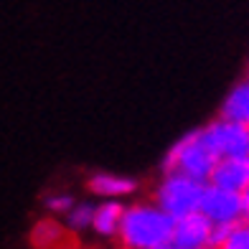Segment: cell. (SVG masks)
Instances as JSON below:
<instances>
[{
  "mask_svg": "<svg viewBox=\"0 0 249 249\" xmlns=\"http://www.w3.org/2000/svg\"><path fill=\"white\" fill-rule=\"evenodd\" d=\"M43 203H46V209L53 211V213H69L71 206L76 203V198L69 194V191H56V194H49L46 198H43Z\"/></svg>",
  "mask_w": 249,
  "mask_h": 249,
  "instance_id": "cell-13",
  "label": "cell"
},
{
  "mask_svg": "<svg viewBox=\"0 0 249 249\" xmlns=\"http://www.w3.org/2000/svg\"><path fill=\"white\" fill-rule=\"evenodd\" d=\"M247 79H249V69H247Z\"/></svg>",
  "mask_w": 249,
  "mask_h": 249,
  "instance_id": "cell-18",
  "label": "cell"
},
{
  "mask_svg": "<svg viewBox=\"0 0 249 249\" xmlns=\"http://www.w3.org/2000/svg\"><path fill=\"white\" fill-rule=\"evenodd\" d=\"M216 117L229 120V122H239V124H249V79L236 82L226 92Z\"/></svg>",
  "mask_w": 249,
  "mask_h": 249,
  "instance_id": "cell-10",
  "label": "cell"
},
{
  "mask_svg": "<svg viewBox=\"0 0 249 249\" xmlns=\"http://www.w3.org/2000/svg\"><path fill=\"white\" fill-rule=\"evenodd\" d=\"M176 219L155 201L127 203L117 234L120 249H158L173 239Z\"/></svg>",
  "mask_w": 249,
  "mask_h": 249,
  "instance_id": "cell-1",
  "label": "cell"
},
{
  "mask_svg": "<svg viewBox=\"0 0 249 249\" xmlns=\"http://www.w3.org/2000/svg\"><path fill=\"white\" fill-rule=\"evenodd\" d=\"M224 249H249V224L242 221L234 226V231L229 236V242H226Z\"/></svg>",
  "mask_w": 249,
  "mask_h": 249,
  "instance_id": "cell-15",
  "label": "cell"
},
{
  "mask_svg": "<svg viewBox=\"0 0 249 249\" xmlns=\"http://www.w3.org/2000/svg\"><path fill=\"white\" fill-rule=\"evenodd\" d=\"M201 180H194L183 173H165L153 188V198L165 213L173 219H183L188 213H196L201 209V196H203Z\"/></svg>",
  "mask_w": 249,
  "mask_h": 249,
  "instance_id": "cell-3",
  "label": "cell"
},
{
  "mask_svg": "<svg viewBox=\"0 0 249 249\" xmlns=\"http://www.w3.org/2000/svg\"><path fill=\"white\" fill-rule=\"evenodd\" d=\"M158 249H178L173 242H168V244H163V247H158Z\"/></svg>",
  "mask_w": 249,
  "mask_h": 249,
  "instance_id": "cell-17",
  "label": "cell"
},
{
  "mask_svg": "<svg viewBox=\"0 0 249 249\" xmlns=\"http://www.w3.org/2000/svg\"><path fill=\"white\" fill-rule=\"evenodd\" d=\"M244 221L249 224V191H244Z\"/></svg>",
  "mask_w": 249,
  "mask_h": 249,
  "instance_id": "cell-16",
  "label": "cell"
},
{
  "mask_svg": "<svg viewBox=\"0 0 249 249\" xmlns=\"http://www.w3.org/2000/svg\"><path fill=\"white\" fill-rule=\"evenodd\" d=\"M203 249H209V247H203Z\"/></svg>",
  "mask_w": 249,
  "mask_h": 249,
  "instance_id": "cell-19",
  "label": "cell"
},
{
  "mask_svg": "<svg viewBox=\"0 0 249 249\" xmlns=\"http://www.w3.org/2000/svg\"><path fill=\"white\" fill-rule=\"evenodd\" d=\"M219 165V155L209 148V142L203 140L201 127L183 132L180 138L165 150L160 160V173H183L194 180L209 183L213 171Z\"/></svg>",
  "mask_w": 249,
  "mask_h": 249,
  "instance_id": "cell-2",
  "label": "cell"
},
{
  "mask_svg": "<svg viewBox=\"0 0 249 249\" xmlns=\"http://www.w3.org/2000/svg\"><path fill=\"white\" fill-rule=\"evenodd\" d=\"M209 183L226 188V191H236V194L249 191V158H226V160H219Z\"/></svg>",
  "mask_w": 249,
  "mask_h": 249,
  "instance_id": "cell-7",
  "label": "cell"
},
{
  "mask_svg": "<svg viewBox=\"0 0 249 249\" xmlns=\"http://www.w3.org/2000/svg\"><path fill=\"white\" fill-rule=\"evenodd\" d=\"M64 229L66 226H61L59 221H53V219H41L36 226H33V231H31V242H33V247H38V249H56L64 242Z\"/></svg>",
  "mask_w": 249,
  "mask_h": 249,
  "instance_id": "cell-11",
  "label": "cell"
},
{
  "mask_svg": "<svg viewBox=\"0 0 249 249\" xmlns=\"http://www.w3.org/2000/svg\"><path fill=\"white\" fill-rule=\"evenodd\" d=\"M87 188L92 191L94 196L105 198H122V196H130L138 191V180L127 178V176H117V173H105V171H97L87 178Z\"/></svg>",
  "mask_w": 249,
  "mask_h": 249,
  "instance_id": "cell-8",
  "label": "cell"
},
{
  "mask_svg": "<svg viewBox=\"0 0 249 249\" xmlns=\"http://www.w3.org/2000/svg\"><path fill=\"white\" fill-rule=\"evenodd\" d=\"M124 209L127 203H122L117 198H105L97 203L94 209V221H92V231L99 236H117L120 234V226H122V216H124Z\"/></svg>",
  "mask_w": 249,
  "mask_h": 249,
  "instance_id": "cell-9",
  "label": "cell"
},
{
  "mask_svg": "<svg viewBox=\"0 0 249 249\" xmlns=\"http://www.w3.org/2000/svg\"><path fill=\"white\" fill-rule=\"evenodd\" d=\"M209 236H211V221L201 211H196L183 219H176L171 242L178 249H203V247H209Z\"/></svg>",
  "mask_w": 249,
  "mask_h": 249,
  "instance_id": "cell-6",
  "label": "cell"
},
{
  "mask_svg": "<svg viewBox=\"0 0 249 249\" xmlns=\"http://www.w3.org/2000/svg\"><path fill=\"white\" fill-rule=\"evenodd\" d=\"M201 135L209 142V148L219 155V160L249 158V124L213 117L211 122L201 124Z\"/></svg>",
  "mask_w": 249,
  "mask_h": 249,
  "instance_id": "cell-4",
  "label": "cell"
},
{
  "mask_svg": "<svg viewBox=\"0 0 249 249\" xmlns=\"http://www.w3.org/2000/svg\"><path fill=\"white\" fill-rule=\"evenodd\" d=\"M94 209L97 203L92 201H76L69 213H64V226L71 231H84V229H92V221H94Z\"/></svg>",
  "mask_w": 249,
  "mask_h": 249,
  "instance_id": "cell-12",
  "label": "cell"
},
{
  "mask_svg": "<svg viewBox=\"0 0 249 249\" xmlns=\"http://www.w3.org/2000/svg\"><path fill=\"white\" fill-rule=\"evenodd\" d=\"M198 211L211 224H242L244 221V194L206 183Z\"/></svg>",
  "mask_w": 249,
  "mask_h": 249,
  "instance_id": "cell-5",
  "label": "cell"
},
{
  "mask_svg": "<svg viewBox=\"0 0 249 249\" xmlns=\"http://www.w3.org/2000/svg\"><path fill=\"white\" fill-rule=\"evenodd\" d=\"M236 224H211V236H209V249H224Z\"/></svg>",
  "mask_w": 249,
  "mask_h": 249,
  "instance_id": "cell-14",
  "label": "cell"
}]
</instances>
